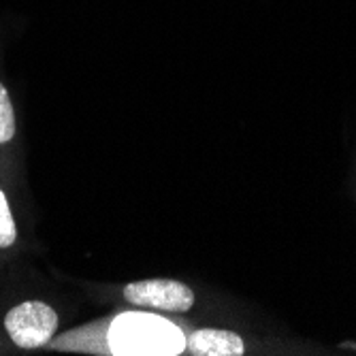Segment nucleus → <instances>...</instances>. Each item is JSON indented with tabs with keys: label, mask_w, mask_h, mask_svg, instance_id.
<instances>
[{
	"label": "nucleus",
	"mask_w": 356,
	"mask_h": 356,
	"mask_svg": "<svg viewBox=\"0 0 356 356\" xmlns=\"http://www.w3.org/2000/svg\"><path fill=\"white\" fill-rule=\"evenodd\" d=\"M184 350L190 356H243L248 354V343L237 331L201 327L186 333Z\"/></svg>",
	"instance_id": "7ed1b4c3"
},
{
	"label": "nucleus",
	"mask_w": 356,
	"mask_h": 356,
	"mask_svg": "<svg viewBox=\"0 0 356 356\" xmlns=\"http://www.w3.org/2000/svg\"><path fill=\"white\" fill-rule=\"evenodd\" d=\"M17 245H19V229L11 209V201L5 188L0 186V258L13 254Z\"/></svg>",
	"instance_id": "39448f33"
},
{
	"label": "nucleus",
	"mask_w": 356,
	"mask_h": 356,
	"mask_svg": "<svg viewBox=\"0 0 356 356\" xmlns=\"http://www.w3.org/2000/svg\"><path fill=\"white\" fill-rule=\"evenodd\" d=\"M5 339L15 350L47 348L60 329V314L51 303L41 299H24L13 303L0 318Z\"/></svg>",
	"instance_id": "f03ea898"
},
{
	"label": "nucleus",
	"mask_w": 356,
	"mask_h": 356,
	"mask_svg": "<svg viewBox=\"0 0 356 356\" xmlns=\"http://www.w3.org/2000/svg\"><path fill=\"white\" fill-rule=\"evenodd\" d=\"M15 137H17L15 107H13L7 86L3 83V79H0V165H5L13 156Z\"/></svg>",
	"instance_id": "20e7f679"
},
{
	"label": "nucleus",
	"mask_w": 356,
	"mask_h": 356,
	"mask_svg": "<svg viewBox=\"0 0 356 356\" xmlns=\"http://www.w3.org/2000/svg\"><path fill=\"white\" fill-rule=\"evenodd\" d=\"M122 305L160 316H188L199 305L194 288L173 277H147L128 282L118 290Z\"/></svg>",
	"instance_id": "f257e3e1"
}]
</instances>
